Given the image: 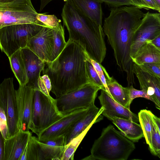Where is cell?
I'll return each instance as SVG.
<instances>
[{
	"mask_svg": "<svg viewBox=\"0 0 160 160\" xmlns=\"http://www.w3.org/2000/svg\"><path fill=\"white\" fill-rule=\"evenodd\" d=\"M141 9L132 5L111 8L102 27L117 65L121 71L126 73L128 86L135 84L134 63L130 54L135 33L145 14Z\"/></svg>",
	"mask_w": 160,
	"mask_h": 160,
	"instance_id": "cell-1",
	"label": "cell"
},
{
	"mask_svg": "<svg viewBox=\"0 0 160 160\" xmlns=\"http://www.w3.org/2000/svg\"><path fill=\"white\" fill-rule=\"evenodd\" d=\"M86 54L82 45L68 39L57 58L52 62H45L42 73L50 78L51 91L56 97L89 83L86 69Z\"/></svg>",
	"mask_w": 160,
	"mask_h": 160,
	"instance_id": "cell-2",
	"label": "cell"
},
{
	"mask_svg": "<svg viewBox=\"0 0 160 160\" xmlns=\"http://www.w3.org/2000/svg\"><path fill=\"white\" fill-rule=\"evenodd\" d=\"M61 16L69 39L82 45L88 55L101 64L106 56L105 34L100 26L85 15L72 0H64Z\"/></svg>",
	"mask_w": 160,
	"mask_h": 160,
	"instance_id": "cell-3",
	"label": "cell"
},
{
	"mask_svg": "<svg viewBox=\"0 0 160 160\" xmlns=\"http://www.w3.org/2000/svg\"><path fill=\"white\" fill-rule=\"evenodd\" d=\"M135 148L133 142L109 125L94 142L91 154L82 159L127 160Z\"/></svg>",
	"mask_w": 160,
	"mask_h": 160,
	"instance_id": "cell-4",
	"label": "cell"
},
{
	"mask_svg": "<svg viewBox=\"0 0 160 160\" xmlns=\"http://www.w3.org/2000/svg\"><path fill=\"white\" fill-rule=\"evenodd\" d=\"M62 116L56 108L54 99L34 89L30 129L38 136Z\"/></svg>",
	"mask_w": 160,
	"mask_h": 160,
	"instance_id": "cell-5",
	"label": "cell"
},
{
	"mask_svg": "<svg viewBox=\"0 0 160 160\" xmlns=\"http://www.w3.org/2000/svg\"><path fill=\"white\" fill-rule=\"evenodd\" d=\"M44 27L33 23L11 25L0 28V48L9 58L26 47L28 41Z\"/></svg>",
	"mask_w": 160,
	"mask_h": 160,
	"instance_id": "cell-6",
	"label": "cell"
},
{
	"mask_svg": "<svg viewBox=\"0 0 160 160\" xmlns=\"http://www.w3.org/2000/svg\"><path fill=\"white\" fill-rule=\"evenodd\" d=\"M38 13L31 0H16L8 3L0 2V28L23 23H33L48 27L38 20Z\"/></svg>",
	"mask_w": 160,
	"mask_h": 160,
	"instance_id": "cell-7",
	"label": "cell"
},
{
	"mask_svg": "<svg viewBox=\"0 0 160 160\" xmlns=\"http://www.w3.org/2000/svg\"><path fill=\"white\" fill-rule=\"evenodd\" d=\"M100 87L88 83L73 91L56 97L55 102L58 112L62 116L73 111L88 109L94 106Z\"/></svg>",
	"mask_w": 160,
	"mask_h": 160,
	"instance_id": "cell-8",
	"label": "cell"
},
{
	"mask_svg": "<svg viewBox=\"0 0 160 160\" xmlns=\"http://www.w3.org/2000/svg\"><path fill=\"white\" fill-rule=\"evenodd\" d=\"M0 108L6 118L8 139L19 131L16 92L12 78H5L0 84Z\"/></svg>",
	"mask_w": 160,
	"mask_h": 160,
	"instance_id": "cell-9",
	"label": "cell"
},
{
	"mask_svg": "<svg viewBox=\"0 0 160 160\" xmlns=\"http://www.w3.org/2000/svg\"><path fill=\"white\" fill-rule=\"evenodd\" d=\"M160 35V13L147 12L135 33L130 48L131 58L146 41L151 40Z\"/></svg>",
	"mask_w": 160,
	"mask_h": 160,
	"instance_id": "cell-10",
	"label": "cell"
},
{
	"mask_svg": "<svg viewBox=\"0 0 160 160\" xmlns=\"http://www.w3.org/2000/svg\"><path fill=\"white\" fill-rule=\"evenodd\" d=\"M88 108L73 111L63 115L59 120L41 132L37 136L40 141H43L65 136L73 126L87 112Z\"/></svg>",
	"mask_w": 160,
	"mask_h": 160,
	"instance_id": "cell-11",
	"label": "cell"
},
{
	"mask_svg": "<svg viewBox=\"0 0 160 160\" xmlns=\"http://www.w3.org/2000/svg\"><path fill=\"white\" fill-rule=\"evenodd\" d=\"M34 89L26 85H20L16 90L19 131H29Z\"/></svg>",
	"mask_w": 160,
	"mask_h": 160,
	"instance_id": "cell-12",
	"label": "cell"
},
{
	"mask_svg": "<svg viewBox=\"0 0 160 160\" xmlns=\"http://www.w3.org/2000/svg\"><path fill=\"white\" fill-rule=\"evenodd\" d=\"M64 148L46 144L31 135L26 148V160H61Z\"/></svg>",
	"mask_w": 160,
	"mask_h": 160,
	"instance_id": "cell-13",
	"label": "cell"
},
{
	"mask_svg": "<svg viewBox=\"0 0 160 160\" xmlns=\"http://www.w3.org/2000/svg\"><path fill=\"white\" fill-rule=\"evenodd\" d=\"M53 43L52 28L44 27L36 35L30 39L26 47L43 61L48 62H50Z\"/></svg>",
	"mask_w": 160,
	"mask_h": 160,
	"instance_id": "cell-14",
	"label": "cell"
},
{
	"mask_svg": "<svg viewBox=\"0 0 160 160\" xmlns=\"http://www.w3.org/2000/svg\"><path fill=\"white\" fill-rule=\"evenodd\" d=\"M102 107L104 108L102 114L110 120L114 117L123 118L138 122V116L130 110L120 104L105 91L101 90L98 97Z\"/></svg>",
	"mask_w": 160,
	"mask_h": 160,
	"instance_id": "cell-15",
	"label": "cell"
},
{
	"mask_svg": "<svg viewBox=\"0 0 160 160\" xmlns=\"http://www.w3.org/2000/svg\"><path fill=\"white\" fill-rule=\"evenodd\" d=\"M21 50L28 80L25 85L34 89H38V80L45 66V62L27 47Z\"/></svg>",
	"mask_w": 160,
	"mask_h": 160,
	"instance_id": "cell-16",
	"label": "cell"
},
{
	"mask_svg": "<svg viewBox=\"0 0 160 160\" xmlns=\"http://www.w3.org/2000/svg\"><path fill=\"white\" fill-rule=\"evenodd\" d=\"M133 72L137 78L141 90L145 91L154 101L156 108L160 109V78L143 70L139 66L133 64Z\"/></svg>",
	"mask_w": 160,
	"mask_h": 160,
	"instance_id": "cell-17",
	"label": "cell"
},
{
	"mask_svg": "<svg viewBox=\"0 0 160 160\" xmlns=\"http://www.w3.org/2000/svg\"><path fill=\"white\" fill-rule=\"evenodd\" d=\"M104 109L102 107L99 109L95 105L88 108L86 113L75 123L64 136L65 146L87 129H90L93 124L102 119L101 115Z\"/></svg>",
	"mask_w": 160,
	"mask_h": 160,
	"instance_id": "cell-18",
	"label": "cell"
},
{
	"mask_svg": "<svg viewBox=\"0 0 160 160\" xmlns=\"http://www.w3.org/2000/svg\"><path fill=\"white\" fill-rule=\"evenodd\" d=\"M31 135L29 131H19L12 137L5 139L4 160H19Z\"/></svg>",
	"mask_w": 160,
	"mask_h": 160,
	"instance_id": "cell-19",
	"label": "cell"
},
{
	"mask_svg": "<svg viewBox=\"0 0 160 160\" xmlns=\"http://www.w3.org/2000/svg\"><path fill=\"white\" fill-rule=\"evenodd\" d=\"M85 15L98 25L102 26V3L98 0H72Z\"/></svg>",
	"mask_w": 160,
	"mask_h": 160,
	"instance_id": "cell-20",
	"label": "cell"
},
{
	"mask_svg": "<svg viewBox=\"0 0 160 160\" xmlns=\"http://www.w3.org/2000/svg\"><path fill=\"white\" fill-rule=\"evenodd\" d=\"M110 120L124 136L132 142H137L144 137L140 124L129 120L116 117L112 118Z\"/></svg>",
	"mask_w": 160,
	"mask_h": 160,
	"instance_id": "cell-21",
	"label": "cell"
},
{
	"mask_svg": "<svg viewBox=\"0 0 160 160\" xmlns=\"http://www.w3.org/2000/svg\"><path fill=\"white\" fill-rule=\"evenodd\" d=\"M131 59L134 63L138 65L144 63H160V49L153 45L150 40H147Z\"/></svg>",
	"mask_w": 160,
	"mask_h": 160,
	"instance_id": "cell-22",
	"label": "cell"
},
{
	"mask_svg": "<svg viewBox=\"0 0 160 160\" xmlns=\"http://www.w3.org/2000/svg\"><path fill=\"white\" fill-rule=\"evenodd\" d=\"M107 93L117 102L130 109L129 87H123L112 77L107 83Z\"/></svg>",
	"mask_w": 160,
	"mask_h": 160,
	"instance_id": "cell-23",
	"label": "cell"
},
{
	"mask_svg": "<svg viewBox=\"0 0 160 160\" xmlns=\"http://www.w3.org/2000/svg\"><path fill=\"white\" fill-rule=\"evenodd\" d=\"M8 58L12 70L19 85H26L28 80L21 49L16 52Z\"/></svg>",
	"mask_w": 160,
	"mask_h": 160,
	"instance_id": "cell-24",
	"label": "cell"
},
{
	"mask_svg": "<svg viewBox=\"0 0 160 160\" xmlns=\"http://www.w3.org/2000/svg\"><path fill=\"white\" fill-rule=\"evenodd\" d=\"M53 43L50 62L55 60L64 48L66 44L64 27L60 23L58 27L52 28Z\"/></svg>",
	"mask_w": 160,
	"mask_h": 160,
	"instance_id": "cell-25",
	"label": "cell"
},
{
	"mask_svg": "<svg viewBox=\"0 0 160 160\" xmlns=\"http://www.w3.org/2000/svg\"><path fill=\"white\" fill-rule=\"evenodd\" d=\"M153 114L149 110L142 109L139 112L138 115L139 122L143 131L144 137L149 146L151 144V133L153 127Z\"/></svg>",
	"mask_w": 160,
	"mask_h": 160,
	"instance_id": "cell-26",
	"label": "cell"
},
{
	"mask_svg": "<svg viewBox=\"0 0 160 160\" xmlns=\"http://www.w3.org/2000/svg\"><path fill=\"white\" fill-rule=\"evenodd\" d=\"M89 129H87L65 146L61 160H73L74 153L77 148Z\"/></svg>",
	"mask_w": 160,
	"mask_h": 160,
	"instance_id": "cell-27",
	"label": "cell"
},
{
	"mask_svg": "<svg viewBox=\"0 0 160 160\" xmlns=\"http://www.w3.org/2000/svg\"><path fill=\"white\" fill-rule=\"evenodd\" d=\"M86 69L89 83L94 84L100 87L101 90L105 91L104 86L91 62L89 56L87 53L86 54Z\"/></svg>",
	"mask_w": 160,
	"mask_h": 160,
	"instance_id": "cell-28",
	"label": "cell"
},
{
	"mask_svg": "<svg viewBox=\"0 0 160 160\" xmlns=\"http://www.w3.org/2000/svg\"><path fill=\"white\" fill-rule=\"evenodd\" d=\"M149 147L153 155L160 158V132L154 123L151 133V144Z\"/></svg>",
	"mask_w": 160,
	"mask_h": 160,
	"instance_id": "cell-29",
	"label": "cell"
},
{
	"mask_svg": "<svg viewBox=\"0 0 160 160\" xmlns=\"http://www.w3.org/2000/svg\"><path fill=\"white\" fill-rule=\"evenodd\" d=\"M90 58L91 62L95 68L106 90L105 91L107 92L108 88L107 83L111 79L112 77H110L109 76L105 68L101 64L98 63L90 57Z\"/></svg>",
	"mask_w": 160,
	"mask_h": 160,
	"instance_id": "cell-30",
	"label": "cell"
},
{
	"mask_svg": "<svg viewBox=\"0 0 160 160\" xmlns=\"http://www.w3.org/2000/svg\"><path fill=\"white\" fill-rule=\"evenodd\" d=\"M37 19L40 22L52 28H56L61 23V20L54 15L38 13Z\"/></svg>",
	"mask_w": 160,
	"mask_h": 160,
	"instance_id": "cell-31",
	"label": "cell"
},
{
	"mask_svg": "<svg viewBox=\"0 0 160 160\" xmlns=\"http://www.w3.org/2000/svg\"><path fill=\"white\" fill-rule=\"evenodd\" d=\"M38 89L45 94L50 96L52 86L50 78L46 74H43L40 76L38 80Z\"/></svg>",
	"mask_w": 160,
	"mask_h": 160,
	"instance_id": "cell-32",
	"label": "cell"
},
{
	"mask_svg": "<svg viewBox=\"0 0 160 160\" xmlns=\"http://www.w3.org/2000/svg\"><path fill=\"white\" fill-rule=\"evenodd\" d=\"M135 6L141 9L147 10L152 9L160 12V7L158 6L152 0H130Z\"/></svg>",
	"mask_w": 160,
	"mask_h": 160,
	"instance_id": "cell-33",
	"label": "cell"
},
{
	"mask_svg": "<svg viewBox=\"0 0 160 160\" xmlns=\"http://www.w3.org/2000/svg\"><path fill=\"white\" fill-rule=\"evenodd\" d=\"M139 66L143 70L160 78V63H144Z\"/></svg>",
	"mask_w": 160,
	"mask_h": 160,
	"instance_id": "cell-34",
	"label": "cell"
},
{
	"mask_svg": "<svg viewBox=\"0 0 160 160\" xmlns=\"http://www.w3.org/2000/svg\"><path fill=\"white\" fill-rule=\"evenodd\" d=\"M129 96L130 102L131 103L133 100L136 98H143L149 100L154 103L153 99L148 95L146 92L143 90H138L134 88L132 85L129 87Z\"/></svg>",
	"mask_w": 160,
	"mask_h": 160,
	"instance_id": "cell-35",
	"label": "cell"
},
{
	"mask_svg": "<svg viewBox=\"0 0 160 160\" xmlns=\"http://www.w3.org/2000/svg\"><path fill=\"white\" fill-rule=\"evenodd\" d=\"M104 3L109 7L117 8L123 6H134L130 0H98Z\"/></svg>",
	"mask_w": 160,
	"mask_h": 160,
	"instance_id": "cell-36",
	"label": "cell"
},
{
	"mask_svg": "<svg viewBox=\"0 0 160 160\" xmlns=\"http://www.w3.org/2000/svg\"><path fill=\"white\" fill-rule=\"evenodd\" d=\"M0 130L5 139H8V129L7 119L5 113L0 108Z\"/></svg>",
	"mask_w": 160,
	"mask_h": 160,
	"instance_id": "cell-37",
	"label": "cell"
},
{
	"mask_svg": "<svg viewBox=\"0 0 160 160\" xmlns=\"http://www.w3.org/2000/svg\"><path fill=\"white\" fill-rule=\"evenodd\" d=\"M40 141L46 144L52 146L63 147L65 146V137L64 136L51 139Z\"/></svg>",
	"mask_w": 160,
	"mask_h": 160,
	"instance_id": "cell-38",
	"label": "cell"
},
{
	"mask_svg": "<svg viewBox=\"0 0 160 160\" xmlns=\"http://www.w3.org/2000/svg\"><path fill=\"white\" fill-rule=\"evenodd\" d=\"M5 139L0 130V160H4Z\"/></svg>",
	"mask_w": 160,
	"mask_h": 160,
	"instance_id": "cell-39",
	"label": "cell"
},
{
	"mask_svg": "<svg viewBox=\"0 0 160 160\" xmlns=\"http://www.w3.org/2000/svg\"><path fill=\"white\" fill-rule=\"evenodd\" d=\"M152 121L155 126L157 127L158 131L160 132V119L159 118L157 117L154 115L153 114Z\"/></svg>",
	"mask_w": 160,
	"mask_h": 160,
	"instance_id": "cell-40",
	"label": "cell"
},
{
	"mask_svg": "<svg viewBox=\"0 0 160 160\" xmlns=\"http://www.w3.org/2000/svg\"><path fill=\"white\" fill-rule=\"evenodd\" d=\"M150 41L153 45L160 49V35Z\"/></svg>",
	"mask_w": 160,
	"mask_h": 160,
	"instance_id": "cell-41",
	"label": "cell"
},
{
	"mask_svg": "<svg viewBox=\"0 0 160 160\" xmlns=\"http://www.w3.org/2000/svg\"><path fill=\"white\" fill-rule=\"evenodd\" d=\"M52 0H40V12H41L47 4Z\"/></svg>",
	"mask_w": 160,
	"mask_h": 160,
	"instance_id": "cell-42",
	"label": "cell"
},
{
	"mask_svg": "<svg viewBox=\"0 0 160 160\" xmlns=\"http://www.w3.org/2000/svg\"><path fill=\"white\" fill-rule=\"evenodd\" d=\"M16 0H0V2L8 3L13 2Z\"/></svg>",
	"mask_w": 160,
	"mask_h": 160,
	"instance_id": "cell-43",
	"label": "cell"
},
{
	"mask_svg": "<svg viewBox=\"0 0 160 160\" xmlns=\"http://www.w3.org/2000/svg\"><path fill=\"white\" fill-rule=\"evenodd\" d=\"M158 6L160 7V0H152Z\"/></svg>",
	"mask_w": 160,
	"mask_h": 160,
	"instance_id": "cell-44",
	"label": "cell"
}]
</instances>
